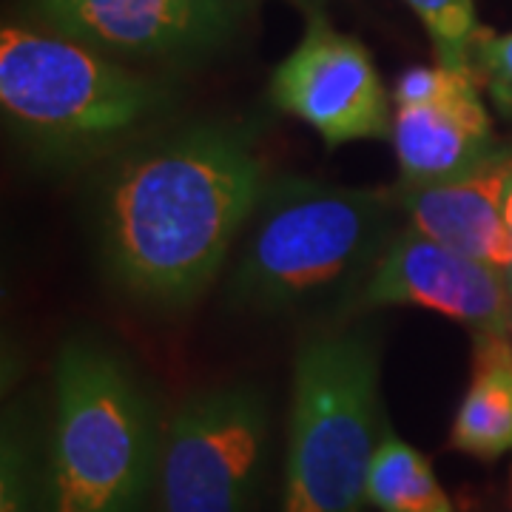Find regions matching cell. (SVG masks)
Returning a JSON list of instances; mask_svg holds the SVG:
<instances>
[{"mask_svg":"<svg viewBox=\"0 0 512 512\" xmlns=\"http://www.w3.org/2000/svg\"><path fill=\"white\" fill-rule=\"evenodd\" d=\"M271 100L308 123L328 148L393 134L390 100L367 49L336 32L316 9L302 40L274 69Z\"/></svg>","mask_w":512,"mask_h":512,"instance_id":"7","label":"cell"},{"mask_svg":"<svg viewBox=\"0 0 512 512\" xmlns=\"http://www.w3.org/2000/svg\"><path fill=\"white\" fill-rule=\"evenodd\" d=\"M396 211V194L276 177L245 225L228 276L231 305L291 313L336 293L345 308L396 237Z\"/></svg>","mask_w":512,"mask_h":512,"instance_id":"2","label":"cell"},{"mask_svg":"<svg viewBox=\"0 0 512 512\" xmlns=\"http://www.w3.org/2000/svg\"><path fill=\"white\" fill-rule=\"evenodd\" d=\"M0 512H43V473L18 421L3 424L0 447Z\"/></svg>","mask_w":512,"mask_h":512,"instance_id":"15","label":"cell"},{"mask_svg":"<svg viewBox=\"0 0 512 512\" xmlns=\"http://www.w3.org/2000/svg\"><path fill=\"white\" fill-rule=\"evenodd\" d=\"M413 305L461 322L476 333L512 336V288L507 274L402 228L348 299L345 311Z\"/></svg>","mask_w":512,"mask_h":512,"instance_id":"9","label":"cell"},{"mask_svg":"<svg viewBox=\"0 0 512 512\" xmlns=\"http://www.w3.org/2000/svg\"><path fill=\"white\" fill-rule=\"evenodd\" d=\"M450 444L484 461L512 450V336H473V379L458 404Z\"/></svg>","mask_w":512,"mask_h":512,"instance_id":"12","label":"cell"},{"mask_svg":"<svg viewBox=\"0 0 512 512\" xmlns=\"http://www.w3.org/2000/svg\"><path fill=\"white\" fill-rule=\"evenodd\" d=\"M467 69H453V66H413L399 77L393 100L396 106H421V103H433L456 86V80Z\"/></svg>","mask_w":512,"mask_h":512,"instance_id":"17","label":"cell"},{"mask_svg":"<svg viewBox=\"0 0 512 512\" xmlns=\"http://www.w3.org/2000/svg\"><path fill=\"white\" fill-rule=\"evenodd\" d=\"M165 89L57 32L3 26L0 106L9 128L49 160L123 146L165 106Z\"/></svg>","mask_w":512,"mask_h":512,"instance_id":"5","label":"cell"},{"mask_svg":"<svg viewBox=\"0 0 512 512\" xmlns=\"http://www.w3.org/2000/svg\"><path fill=\"white\" fill-rule=\"evenodd\" d=\"M265 163L237 123H191L111 165L97 194V248L137 302L180 308L200 296L265 191Z\"/></svg>","mask_w":512,"mask_h":512,"instance_id":"1","label":"cell"},{"mask_svg":"<svg viewBox=\"0 0 512 512\" xmlns=\"http://www.w3.org/2000/svg\"><path fill=\"white\" fill-rule=\"evenodd\" d=\"M512 180V151H498L473 171L439 183L396 188V202L416 228L458 254L512 274V231L504 197Z\"/></svg>","mask_w":512,"mask_h":512,"instance_id":"10","label":"cell"},{"mask_svg":"<svg viewBox=\"0 0 512 512\" xmlns=\"http://www.w3.org/2000/svg\"><path fill=\"white\" fill-rule=\"evenodd\" d=\"M271 447V404L254 382L197 390L163 430L157 512H251Z\"/></svg>","mask_w":512,"mask_h":512,"instance_id":"6","label":"cell"},{"mask_svg":"<svg viewBox=\"0 0 512 512\" xmlns=\"http://www.w3.org/2000/svg\"><path fill=\"white\" fill-rule=\"evenodd\" d=\"M407 6L427 26L441 66L473 69V43L481 32L473 0H407Z\"/></svg>","mask_w":512,"mask_h":512,"instance_id":"14","label":"cell"},{"mask_svg":"<svg viewBox=\"0 0 512 512\" xmlns=\"http://www.w3.org/2000/svg\"><path fill=\"white\" fill-rule=\"evenodd\" d=\"M373 325L308 333L293 359L282 512H365L367 478L387 424Z\"/></svg>","mask_w":512,"mask_h":512,"instance_id":"4","label":"cell"},{"mask_svg":"<svg viewBox=\"0 0 512 512\" xmlns=\"http://www.w3.org/2000/svg\"><path fill=\"white\" fill-rule=\"evenodd\" d=\"M367 501L379 512H456L427 456L390 427L370 467Z\"/></svg>","mask_w":512,"mask_h":512,"instance_id":"13","label":"cell"},{"mask_svg":"<svg viewBox=\"0 0 512 512\" xmlns=\"http://www.w3.org/2000/svg\"><path fill=\"white\" fill-rule=\"evenodd\" d=\"M393 146L404 185L453 180L501 148L478 92L476 69H467L450 92L421 106H402L393 117Z\"/></svg>","mask_w":512,"mask_h":512,"instance_id":"11","label":"cell"},{"mask_svg":"<svg viewBox=\"0 0 512 512\" xmlns=\"http://www.w3.org/2000/svg\"><path fill=\"white\" fill-rule=\"evenodd\" d=\"M245 0H29V15L114 60H194L237 32Z\"/></svg>","mask_w":512,"mask_h":512,"instance_id":"8","label":"cell"},{"mask_svg":"<svg viewBox=\"0 0 512 512\" xmlns=\"http://www.w3.org/2000/svg\"><path fill=\"white\" fill-rule=\"evenodd\" d=\"M163 430L143 379L117 350L66 342L55 362V419L43 512H146Z\"/></svg>","mask_w":512,"mask_h":512,"instance_id":"3","label":"cell"},{"mask_svg":"<svg viewBox=\"0 0 512 512\" xmlns=\"http://www.w3.org/2000/svg\"><path fill=\"white\" fill-rule=\"evenodd\" d=\"M504 220H507V228L512 231V180L507 185V197H504ZM510 288H512V274H510Z\"/></svg>","mask_w":512,"mask_h":512,"instance_id":"18","label":"cell"},{"mask_svg":"<svg viewBox=\"0 0 512 512\" xmlns=\"http://www.w3.org/2000/svg\"><path fill=\"white\" fill-rule=\"evenodd\" d=\"M473 69L484 77L495 106L512 117V32L493 35L481 29L473 43Z\"/></svg>","mask_w":512,"mask_h":512,"instance_id":"16","label":"cell"}]
</instances>
